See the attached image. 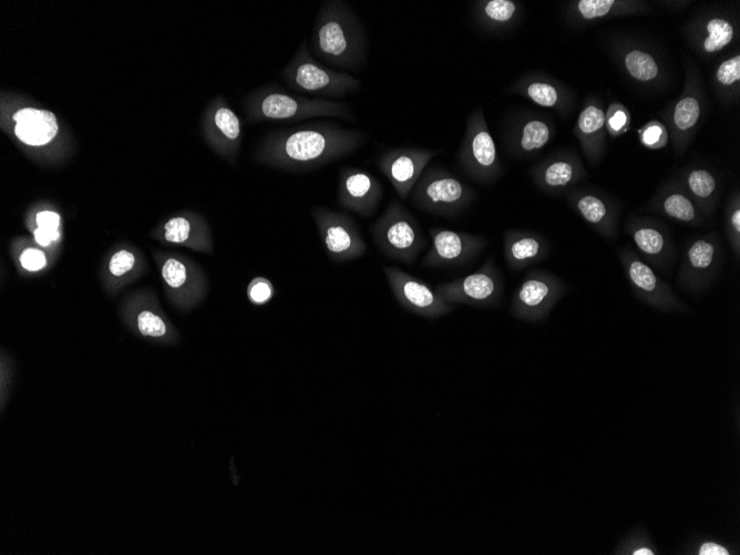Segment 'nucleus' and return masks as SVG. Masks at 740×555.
Returning <instances> with one entry per match:
<instances>
[{"mask_svg":"<svg viewBox=\"0 0 740 555\" xmlns=\"http://www.w3.org/2000/svg\"><path fill=\"white\" fill-rule=\"evenodd\" d=\"M517 91L543 108H560L563 105L562 92L547 80L528 79L522 81L521 84L517 85Z\"/></svg>","mask_w":740,"mask_h":555,"instance_id":"nucleus-30","label":"nucleus"},{"mask_svg":"<svg viewBox=\"0 0 740 555\" xmlns=\"http://www.w3.org/2000/svg\"><path fill=\"white\" fill-rule=\"evenodd\" d=\"M255 121H302L314 118H337L355 121V113L343 102L324 98H306L271 86L258 91L251 101Z\"/></svg>","mask_w":740,"mask_h":555,"instance_id":"nucleus-3","label":"nucleus"},{"mask_svg":"<svg viewBox=\"0 0 740 555\" xmlns=\"http://www.w3.org/2000/svg\"><path fill=\"white\" fill-rule=\"evenodd\" d=\"M19 263L29 273H36L46 269L47 256L43 250L28 248L19 256Z\"/></svg>","mask_w":740,"mask_h":555,"instance_id":"nucleus-41","label":"nucleus"},{"mask_svg":"<svg viewBox=\"0 0 740 555\" xmlns=\"http://www.w3.org/2000/svg\"><path fill=\"white\" fill-rule=\"evenodd\" d=\"M619 258L626 281L643 302L663 311H682L684 303L672 286L656 274L653 267L629 249L620 251Z\"/></svg>","mask_w":740,"mask_h":555,"instance_id":"nucleus-12","label":"nucleus"},{"mask_svg":"<svg viewBox=\"0 0 740 555\" xmlns=\"http://www.w3.org/2000/svg\"><path fill=\"white\" fill-rule=\"evenodd\" d=\"M208 120L210 139L222 154L231 159L240 146L241 122L239 117L231 108L219 102L211 109Z\"/></svg>","mask_w":740,"mask_h":555,"instance_id":"nucleus-23","label":"nucleus"},{"mask_svg":"<svg viewBox=\"0 0 740 555\" xmlns=\"http://www.w3.org/2000/svg\"><path fill=\"white\" fill-rule=\"evenodd\" d=\"M384 273L396 300L407 311L426 318H439L455 310L433 287L396 266H384Z\"/></svg>","mask_w":740,"mask_h":555,"instance_id":"nucleus-13","label":"nucleus"},{"mask_svg":"<svg viewBox=\"0 0 740 555\" xmlns=\"http://www.w3.org/2000/svg\"><path fill=\"white\" fill-rule=\"evenodd\" d=\"M370 233L377 248L389 259L407 265L416 263L426 248L423 230L413 213L394 200L373 224Z\"/></svg>","mask_w":740,"mask_h":555,"instance_id":"nucleus-5","label":"nucleus"},{"mask_svg":"<svg viewBox=\"0 0 740 555\" xmlns=\"http://www.w3.org/2000/svg\"><path fill=\"white\" fill-rule=\"evenodd\" d=\"M439 151L418 148L388 150L377 160L378 168L393 185L398 197L408 200L428 164L439 156Z\"/></svg>","mask_w":740,"mask_h":555,"instance_id":"nucleus-15","label":"nucleus"},{"mask_svg":"<svg viewBox=\"0 0 740 555\" xmlns=\"http://www.w3.org/2000/svg\"><path fill=\"white\" fill-rule=\"evenodd\" d=\"M716 78L724 86L736 84L740 80V56L724 61L717 70Z\"/></svg>","mask_w":740,"mask_h":555,"instance_id":"nucleus-42","label":"nucleus"},{"mask_svg":"<svg viewBox=\"0 0 740 555\" xmlns=\"http://www.w3.org/2000/svg\"><path fill=\"white\" fill-rule=\"evenodd\" d=\"M722 251L715 236L698 239L687 249L677 282L683 289L703 292L721 272Z\"/></svg>","mask_w":740,"mask_h":555,"instance_id":"nucleus-16","label":"nucleus"},{"mask_svg":"<svg viewBox=\"0 0 740 555\" xmlns=\"http://www.w3.org/2000/svg\"><path fill=\"white\" fill-rule=\"evenodd\" d=\"M411 204L435 217L456 218L476 199V192L467 183L440 167L424 171L410 193Z\"/></svg>","mask_w":740,"mask_h":555,"instance_id":"nucleus-4","label":"nucleus"},{"mask_svg":"<svg viewBox=\"0 0 740 555\" xmlns=\"http://www.w3.org/2000/svg\"><path fill=\"white\" fill-rule=\"evenodd\" d=\"M383 197V185L372 173L353 167L339 172L337 201L344 210L370 218Z\"/></svg>","mask_w":740,"mask_h":555,"instance_id":"nucleus-17","label":"nucleus"},{"mask_svg":"<svg viewBox=\"0 0 740 555\" xmlns=\"http://www.w3.org/2000/svg\"><path fill=\"white\" fill-rule=\"evenodd\" d=\"M625 66L629 74L639 81H652L659 75V66L654 58L640 50H632L625 56Z\"/></svg>","mask_w":740,"mask_h":555,"instance_id":"nucleus-33","label":"nucleus"},{"mask_svg":"<svg viewBox=\"0 0 740 555\" xmlns=\"http://www.w3.org/2000/svg\"><path fill=\"white\" fill-rule=\"evenodd\" d=\"M14 121L16 137L27 146H46L55 139L59 130L54 113L44 109H20L15 113Z\"/></svg>","mask_w":740,"mask_h":555,"instance_id":"nucleus-21","label":"nucleus"},{"mask_svg":"<svg viewBox=\"0 0 740 555\" xmlns=\"http://www.w3.org/2000/svg\"><path fill=\"white\" fill-rule=\"evenodd\" d=\"M685 185L688 194L697 203L707 207L712 204L716 198L717 180L713 174L707 170L697 169L687 173Z\"/></svg>","mask_w":740,"mask_h":555,"instance_id":"nucleus-31","label":"nucleus"},{"mask_svg":"<svg viewBox=\"0 0 740 555\" xmlns=\"http://www.w3.org/2000/svg\"><path fill=\"white\" fill-rule=\"evenodd\" d=\"M634 555H654L655 553L651 549L647 548H641L639 550H635Z\"/></svg>","mask_w":740,"mask_h":555,"instance_id":"nucleus-46","label":"nucleus"},{"mask_svg":"<svg viewBox=\"0 0 740 555\" xmlns=\"http://www.w3.org/2000/svg\"><path fill=\"white\" fill-rule=\"evenodd\" d=\"M552 138V128L543 119H529L520 127L517 137V150L520 154H532L548 145Z\"/></svg>","mask_w":740,"mask_h":555,"instance_id":"nucleus-29","label":"nucleus"},{"mask_svg":"<svg viewBox=\"0 0 740 555\" xmlns=\"http://www.w3.org/2000/svg\"><path fill=\"white\" fill-rule=\"evenodd\" d=\"M531 172L538 187L552 193L569 189L582 177L580 163L570 154H562L547 160Z\"/></svg>","mask_w":740,"mask_h":555,"instance_id":"nucleus-22","label":"nucleus"},{"mask_svg":"<svg viewBox=\"0 0 740 555\" xmlns=\"http://www.w3.org/2000/svg\"><path fill=\"white\" fill-rule=\"evenodd\" d=\"M312 51L317 59L337 69L357 71L365 66V28L346 3L328 0L322 5L315 20Z\"/></svg>","mask_w":740,"mask_h":555,"instance_id":"nucleus-2","label":"nucleus"},{"mask_svg":"<svg viewBox=\"0 0 740 555\" xmlns=\"http://www.w3.org/2000/svg\"><path fill=\"white\" fill-rule=\"evenodd\" d=\"M698 554L700 555H729V551L726 548L722 547L721 544L707 542L703 544L700 551H698Z\"/></svg>","mask_w":740,"mask_h":555,"instance_id":"nucleus-45","label":"nucleus"},{"mask_svg":"<svg viewBox=\"0 0 740 555\" xmlns=\"http://www.w3.org/2000/svg\"><path fill=\"white\" fill-rule=\"evenodd\" d=\"M605 126V113L598 107L585 108L579 117L578 129L583 136H592Z\"/></svg>","mask_w":740,"mask_h":555,"instance_id":"nucleus-36","label":"nucleus"},{"mask_svg":"<svg viewBox=\"0 0 740 555\" xmlns=\"http://www.w3.org/2000/svg\"><path fill=\"white\" fill-rule=\"evenodd\" d=\"M614 5V0H581L577 10L584 19L592 20L609 15Z\"/></svg>","mask_w":740,"mask_h":555,"instance_id":"nucleus-40","label":"nucleus"},{"mask_svg":"<svg viewBox=\"0 0 740 555\" xmlns=\"http://www.w3.org/2000/svg\"><path fill=\"white\" fill-rule=\"evenodd\" d=\"M36 224L38 229H43L46 231H59L61 217L55 211H41L36 215Z\"/></svg>","mask_w":740,"mask_h":555,"instance_id":"nucleus-43","label":"nucleus"},{"mask_svg":"<svg viewBox=\"0 0 740 555\" xmlns=\"http://www.w3.org/2000/svg\"><path fill=\"white\" fill-rule=\"evenodd\" d=\"M630 113L628 109L620 104L610 106L605 115V125L608 127L612 137H620L630 129Z\"/></svg>","mask_w":740,"mask_h":555,"instance_id":"nucleus-35","label":"nucleus"},{"mask_svg":"<svg viewBox=\"0 0 740 555\" xmlns=\"http://www.w3.org/2000/svg\"><path fill=\"white\" fill-rule=\"evenodd\" d=\"M630 234L636 248L649 264L664 272L671 269L674 262L673 245L659 226L644 221L635 222L631 225Z\"/></svg>","mask_w":740,"mask_h":555,"instance_id":"nucleus-20","label":"nucleus"},{"mask_svg":"<svg viewBox=\"0 0 740 555\" xmlns=\"http://www.w3.org/2000/svg\"><path fill=\"white\" fill-rule=\"evenodd\" d=\"M641 141L646 148L657 150L667 145L668 133L662 123L652 121L640 130Z\"/></svg>","mask_w":740,"mask_h":555,"instance_id":"nucleus-38","label":"nucleus"},{"mask_svg":"<svg viewBox=\"0 0 740 555\" xmlns=\"http://www.w3.org/2000/svg\"><path fill=\"white\" fill-rule=\"evenodd\" d=\"M435 290L449 304L485 308L500 303L505 282L495 261L488 259L476 272L439 284Z\"/></svg>","mask_w":740,"mask_h":555,"instance_id":"nucleus-10","label":"nucleus"},{"mask_svg":"<svg viewBox=\"0 0 740 555\" xmlns=\"http://www.w3.org/2000/svg\"><path fill=\"white\" fill-rule=\"evenodd\" d=\"M570 201L581 218L598 229L602 234L612 236L615 233L614 217L611 207L598 195L592 193H573Z\"/></svg>","mask_w":740,"mask_h":555,"instance_id":"nucleus-24","label":"nucleus"},{"mask_svg":"<svg viewBox=\"0 0 740 555\" xmlns=\"http://www.w3.org/2000/svg\"><path fill=\"white\" fill-rule=\"evenodd\" d=\"M60 236V231H46L38 228L34 231L35 241L41 248H49L51 244L59 241Z\"/></svg>","mask_w":740,"mask_h":555,"instance_id":"nucleus-44","label":"nucleus"},{"mask_svg":"<svg viewBox=\"0 0 740 555\" xmlns=\"http://www.w3.org/2000/svg\"><path fill=\"white\" fill-rule=\"evenodd\" d=\"M157 263L164 289L174 306L187 311L204 300L209 284L198 264L176 254H161Z\"/></svg>","mask_w":740,"mask_h":555,"instance_id":"nucleus-11","label":"nucleus"},{"mask_svg":"<svg viewBox=\"0 0 740 555\" xmlns=\"http://www.w3.org/2000/svg\"><path fill=\"white\" fill-rule=\"evenodd\" d=\"M738 199L736 197L729 203L727 213V236L737 260L740 252V207Z\"/></svg>","mask_w":740,"mask_h":555,"instance_id":"nucleus-39","label":"nucleus"},{"mask_svg":"<svg viewBox=\"0 0 740 555\" xmlns=\"http://www.w3.org/2000/svg\"><path fill=\"white\" fill-rule=\"evenodd\" d=\"M518 14V5L512 0H486L474 5V16L482 27L495 28L513 22Z\"/></svg>","mask_w":740,"mask_h":555,"instance_id":"nucleus-27","label":"nucleus"},{"mask_svg":"<svg viewBox=\"0 0 740 555\" xmlns=\"http://www.w3.org/2000/svg\"><path fill=\"white\" fill-rule=\"evenodd\" d=\"M161 238L164 242L187 246L195 251L212 253L211 233L207 223L193 213L172 217L162 225Z\"/></svg>","mask_w":740,"mask_h":555,"instance_id":"nucleus-18","label":"nucleus"},{"mask_svg":"<svg viewBox=\"0 0 740 555\" xmlns=\"http://www.w3.org/2000/svg\"><path fill=\"white\" fill-rule=\"evenodd\" d=\"M567 292L568 285L559 276L542 270L530 271L512 296L511 313L519 320L540 322Z\"/></svg>","mask_w":740,"mask_h":555,"instance_id":"nucleus-8","label":"nucleus"},{"mask_svg":"<svg viewBox=\"0 0 740 555\" xmlns=\"http://www.w3.org/2000/svg\"><path fill=\"white\" fill-rule=\"evenodd\" d=\"M136 326L138 332L145 337L161 339L164 342H174L178 337L176 328L169 322L166 315L160 310L156 298L151 296L149 308H141L135 302Z\"/></svg>","mask_w":740,"mask_h":555,"instance_id":"nucleus-25","label":"nucleus"},{"mask_svg":"<svg viewBox=\"0 0 740 555\" xmlns=\"http://www.w3.org/2000/svg\"><path fill=\"white\" fill-rule=\"evenodd\" d=\"M503 254L512 271L542 262L549 255V244L538 233L509 231L503 240Z\"/></svg>","mask_w":740,"mask_h":555,"instance_id":"nucleus-19","label":"nucleus"},{"mask_svg":"<svg viewBox=\"0 0 740 555\" xmlns=\"http://www.w3.org/2000/svg\"><path fill=\"white\" fill-rule=\"evenodd\" d=\"M140 274V261L135 253L129 250H120L111 255L105 270V279L108 287L117 289Z\"/></svg>","mask_w":740,"mask_h":555,"instance_id":"nucleus-28","label":"nucleus"},{"mask_svg":"<svg viewBox=\"0 0 740 555\" xmlns=\"http://www.w3.org/2000/svg\"><path fill=\"white\" fill-rule=\"evenodd\" d=\"M282 77L293 91L317 97L343 98L362 88L361 80L318 63L306 41L286 65Z\"/></svg>","mask_w":740,"mask_h":555,"instance_id":"nucleus-6","label":"nucleus"},{"mask_svg":"<svg viewBox=\"0 0 740 555\" xmlns=\"http://www.w3.org/2000/svg\"><path fill=\"white\" fill-rule=\"evenodd\" d=\"M706 29L708 37L704 40V49L708 54L718 53L734 39V27L725 19H712Z\"/></svg>","mask_w":740,"mask_h":555,"instance_id":"nucleus-32","label":"nucleus"},{"mask_svg":"<svg viewBox=\"0 0 740 555\" xmlns=\"http://www.w3.org/2000/svg\"><path fill=\"white\" fill-rule=\"evenodd\" d=\"M248 297L255 306H263L270 303L275 296V287L266 277H255L248 286Z\"/></svg>","mask_w":740,"mask_h":555,"instance_id":"nucleus-37","label":"nucleus"},{"mask_svg":"<svg viewBox=\"0 0 740 555\" xmlns=\"http://www.w3.org/2000/svg\"><path fill=\"white\" fill-rule=\"evenodd\" d=\"M659 208L668 218L677 222L695 224L702 220L695 201L682 189H667L659 199Z\"/></svg>","mask_w":740,"mask_h":555,"instance_id":"nucleus-26","label":"nucleus"},{"mask_svg":"<svg viewBox=\"0 0 740 555\" xmlns=\"http://www.w3.org/2000/svg\"><path fill=\"white\" fill-rule=\"evenodd\" d=\"M431 246L421 265L427 269L457 267L475 260L487 248V240L480 235L430 228Z\"/></svg>","mask_w":740,"mask_h":555,"instance_id":"nucleus-14","label":"nucleus"},{"mask_svg":"<svg viewBox=\"0 0 740 555\" xmlns=\"http://www.w3.org/2000/svg\"><path fill=\"white\" fill-rule=\"evenodd\" d=\"M701 117L700 102L694 97H686L676 105L674 122L678 129H692Z\"/></svg>","mask_w":740,"mask_h":555,"instance_id":"nucleus-34","label":"nucleus"},{"mask_svg":"<svg viewBox=\"0 0 740 555\" xmlns=\"http://www.w3.org/2000/svg\"><path fill=\"white\" fill-rule=\"evenodd\" d=\"M312 217L326 253L333 262H351L366 254V241L351 215L315 207Z\"/></svg>","mask_w":740,"mask_h":555,"instance_id":"nucleus-9","label":"nucleus"},{"mask_svg":"<svg viewBox=\"0 0 740 555\" xmlns=\"http://www.w3.org/2000/svg\"><path fill=\"white\" fill-rule=\"evenodd\" d=\"M459 167L472 180L491 184L501 176V162L485 115L477 108L467 118L464 139L458 151Z\"/></svg>","mask_w":740,"mask_h":555,"instance_id":"nucleus-7","label":"nucleus"},{"mask_svg":"<svg viewBox=\"0 0 740 555\" xmlns=\"http://www.w3.org/2000/svg\"><path fill=\"white\" fill-rule=\"evenodd\" d=\"M364 142L361 131L334 123H312L272 132L262 143L258 160L274 169L310 171L348 157Z\"/></svg>","mask_w":740,"mask_h":555,"instance_id":"nucleus-1","label":"nucleus"}]
</instances>
